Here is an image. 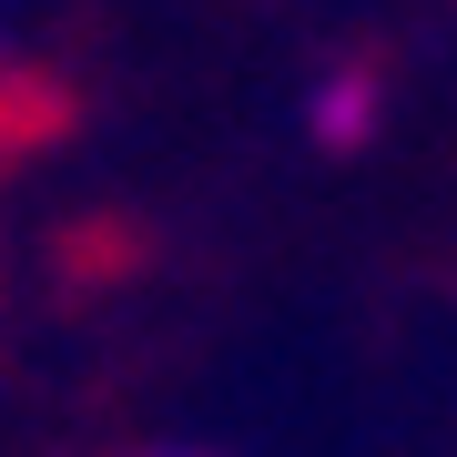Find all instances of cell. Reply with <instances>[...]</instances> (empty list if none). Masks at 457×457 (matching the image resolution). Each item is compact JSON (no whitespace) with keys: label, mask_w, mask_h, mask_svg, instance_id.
<instances>
[{"label":"cell","mask_w":457,"mask_h":457,"mask_svg":"<svg viewBox=\"0 0 457 457\" xmlns=\"http://www.w3.org/2000/svg\"><path fill=\"white\" fill-rule=\"evenodd\" d=\"M173 457H194V447H173Z\"/></svg>","instance_id":"3"},{"label":"cell","mask_w":457,"mask_h":457,"mask_svg":"<svg viewBox=\"0 0 457 457\" xmlns=\"http://www.w3.org/2000/svg\"><path fill=\"white\" fill-rule=\"evenodd\" d=\"M376 122H386V82H376L366 62H336L326 82L305 92V132H315L326 153H356V143H366Z\"/></svg>","instance_id":"1"},{"label":"cell","mask_w":457,"mask_h":457,"mask_svg":"<svg viewBox=\"0 0 457 457\" xmlns=\"http://www.w3.org/2000/svg\"><path fill=\"white\" fill-rule=\"evenodd\" d=\"M0 71H11V11H0Z\"/></svg>","instance_id":"2"}]
</instances>
